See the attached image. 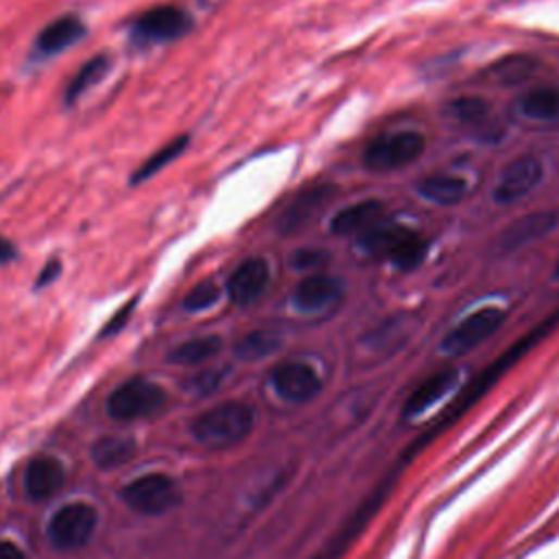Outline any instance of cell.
I'll use <instances>...</instances> for the list:
<instances>
[{
    "instance_id": "e575fe53",
    "label": "cell",
    "mask_w": 559,
    "mask_h": 559,
    "mask_svg": "<svg viewBox=\"0 0 559 559\" xmlns=\"http://www.w3.org/2000/svg\"><path fill=\"white\" fill-rule=\"evenodd\" d=\"M0 559H27V557L16 544L0 542Z\"/></svg>"
},
{
    "instance_id": "7a4b0ae2",
    "label": "cell",
    "mask_w": 559,
    "mask_h": 559,
    "mask_svg": "<svg viewBox=\"0 0 559 559\" xmlns=\"http://www.w3.org/2000/svg\"><path fill=\"white\" fill-rule=\"evenodd\" d=\"M192 29V18L186 10L175 5H160L140 14L132 25V40L136 47H156L184 38Z\"/></svg>"
},
{
    "instance_id": "3957f363",
    "label": "cell",
    "mask_w": 559,
    "mask_h": 559,
    "mask_svg": "<svg viewBox=\"0 0 559 559\" xmlns=\"http://www.w3.org/2000/svg\"><path fill=\"white\" fill-rule=\"evenodd\" d=\"M164 405L166 394L160 385L145 378H134L112 392V396L108 398V413L112 420L129 422L151 418L162 411Z\"/></svg>"
},
{
    "instance_id": "d6a6232c",
    "label": "cell",
    "mask_w": 559,
    "mask_h": 559,
    "mask_svg": "<svg viewBox=\"0 0 559 559\" xmlns=\"http://www.w3.org/2000/svg\"><path fill=\"white\" fill-rule=\"evenodd\" d=\"M60 273H62V262H60V258H51V260L42 266V271H40V275H38V280H36V289H42V287H49L51 283H55V280L60 277Z\"/></svg>"
},
{
    "instance_id": "9c48e42d",
    "label": "cell",
    "mask_w": 559,
    "mask_h": 559,
    "mask_svg": "<svg viewBox=\"0 0 559 559\" xmlns=\"http://www.w3.org/2000/svg\"><path fill=\"white\" fill-rule=\"evenodd\" d=\"M542 175H544V166L537 158L520 156L502 169L492 197L500 206L513 203L524 195H529L542 182Z\"/></svg>"
},
{
    "instance_id": "d6986e66",
    "label": "cell",
    "mask_w": 559,
    "mask_h": 559,
    "mask_svg": "<svg viewBox=\"0 0 559 559\" xmlns=\"http://www.w3.org/2000/svg\"><path fill=\"white\" fill-rule=\"evenodd\" d=\"M223 348V341L221 337L216 335H206V337H195V339H188L179 346H175L166 361L173 363V365H184V368H190V365H201L206 361H210L212 357H216Z\"/></svg>"
},
{
    "instance_id": "44dd1931",
    "label": "cell",
    "mask_w": 559,
    "mask_h": 559,
    "mask_svg": "<svg viewBox=\"0 0 559 559\" xmlns=\"http://www.w3.org/2000/svg\"><path fill=\"white\" fill-rule=\"evenodd\" d=\"M108 73H110V58L108 55H97V58L88 60L79 69V73L73 77V82L69 84V88L64 92L66 105H75L79 99H84V95L90 88H95L97 84H101Z\"/></svg>"
},
{
    "instance_id": "5bb4252c",
    "label": "cell",
    "mask_w": 559,
    "mask_h": 559,
    "mask_svg": "<svg viewBox=\"0 0 559 559\" xmlns=\"http://www.w3.org/2000/svg\"><path fill=\"white\" fill-rule=\"evenodd\" d=\"M459 372L457 370H442L431 374L426 381H422L415 392L409 396L405 409H402V418L405 420H413L420 418L422 413H426L431 407H435L444 396H448V392L457 385Z\"/></svg>"
},
{
    "instance_id": "9a60e30c",
    "label": "cell",
    "mask_w": 559,
    "mask_h": 559,
    "mask_svg": "<svg viewBox=\"0 0 559 559\" xmlns=\"http://www.w3.org/2000/svg\"><path fill=\"white\" fill-rule=\"evenodd\" d=\"M66 481V470L55 457H36L27 465L25 489L34 500H47L58 494Z\"/></svg>"
},
{
    "instance_id": "ba28073f",
    "label": "cell",
    "mask_w": 559,
    "mask_h": 559,
    "mask_svg": "<svg viewBox=\"0 0 559 559\" xmlns=\"http://www.w3.org/2000/svg\"><path fill=\"white\" fill-rule=\"evenodd\" d=\"M273 392L294 405L311 402L322 392V378L309 363L289 361L277 365L271 374Z\"/></svg>"
},
{
    "instance_id": "4fadbf2b",
    "label": "cell",
    "mask_w": 559,
    "mask_h": 559,
    "mask_svg": "<svg viewBox=\"0 0 559 559\" xmlns=\"http://www.w3.org/2000/svg\"><path fill=\"white\" fill-rule=\"evenodd\" d=\"M557 223H559V214L555 210L529 212L502 229L498 238V247L500 251H515L529 243H535L548 236L557 227Z\"/></svg>"
},
{
    "instance_id": "1f68e13d",
    "label": "cell",
    "mask_w": 559,
    "mask_h": 559,
    "mask_svg": "<svg viewBox=\"0 0 559 559\" xmlns=\"http://www.w3.org/2000/svg\"><path fill=\"white\" fill-rule=\"evenodd\" d=\"M134 309H136V300H132V302H127L110 322H108V326L103 328V333H101V337H110V335H116L119 331H123L125 328V324L129 322V318H132V313H134Z\"/></svg>"
},
{
    "instance_id": "52a82bcc",
    "label": "cell",
    "mask_w": 559,
    "mask_h": 559,
    "mask_svg": "<svg viewBox=\"0 0 559 559\" xmlns=\"http://www.w3.org/2000/svg\"><path fill=\"white\" fill-rule=\"evenodd\" d=\"M505 322V311L498 307H485L468 315L459 326H455L442 341V352L448 357H463L487 337H492Z\"/></svg>"
},
{
    "instance_id": "2e32d148",
    "label": "cell",
    "mask_w": 559,
    "mask_h": 559,
    "mask_svg": "<svg viewBox=\"0 0 559 559\" xmlns=\"http://www.w3.org/2000/svg\"><path fill=\"white\" fill-rule=\"evenodd\" d=\"M86 36V25L77 16H62L49 23L36 38V53L42 58L60 55Z\"/></svg>"
},
{
    "instance_id": "83f0119b",
    "label": "cell",
    "mask_w": 559,
    "mask_h": 559,
    "mask_svg": "<svg viewBox=\"0 0 559 559\" xmlns=\"http://www.w3.org/2000/svg\"><path fill=\"white\" fill-rule=\"evenodd\" d=\"M535 69V62L531 58H522V55H513L507 60H500L494 69V75L498 77V82L502 84H518L524 77H529Z\"/></svg>"
},
{
    "instance_id": "cb8c5ba5",
    "label": "cell",
    "mask_w": 559,
    "mask_h": 559,
    "mask_svg": "<svg viewBox=\"0 0 559 559\" xmlns=\"http://www.w3.org/2000/svg\"><path fill=\"white\" fill-rule=\"evenodd\" d=\"M411 229L400 227V225H374L368 232L361 234L359 238V247L365 253L372 256H387L402 243V238L409 234Z\"/></svg>"
},
{
    "instance_id": "d590c367",
    "label": "cell",
    "mask_w": 559,
    "mask_h": 559,
    "mask_svg": "<svg viewBox=\"0 0 559 559\" xmlns=\"http://www.w3.org/2000/svg\"><path fill=\"white\" fill-rule=\"evenodd\" d=\"M552 275H555V277H557V280H559V262H557V264H555V273H552Z\"/></svg>"
},
{
    "instance_id": "ffe728a7",
    "label": "cell",
    "mask_w": 559,
    "mask_h": 559,
    "mask_svg": "<svg viewBox=\"0 0 559 559\" xmlns=\"http://www.w3.org/2000/svg\"><path fill=\"white\" fill-rule=\"evenodd\" d=\"M136 457V444L129 437L121 435H105L92 446V461L101 470H112L125 465Z\"/></svg>"
},
{
    "instance_id": "e0dca14e",
    "label": "cell",
    "mask_w": 559,
    "mask_h": 559,
    "mask_svg": "<svg viewBox=\"0 0 559 559\" xmlns=\"http://www.w3.org/2000/svg\"><path fill=\"white\" fill-rule=\"evenodd\" d=\"M383 212H385V206L378 199H365V201L352 203L333 216L331 232L337 236L363 234L376 225Z\"/></svg>"
},
{
    "instance_id": "4316f807",
    "label": "cell",
    "mask_w": 559,
    "mask_h": 559,
    "mask_svg": "<svg viewBox=\"0 0 559 559\" xmlns=\"http://www.w3.org/2000/svg\"><path fill=\"white\" fill-rule=\"evenodd\" d=\"M219 298H221L219 285H214L212 280H206V283L195 285V287L186 294L182 307H184V311H188V313H201V311L212 309V307L219 302Z\"/></svg>"
},
{
    "instance_id": "836d02e7",
    "label": "cell",
    "mask_w": 559,
    "mask_h": 559,
    "mask_svg": "<svg viewBox=\"0 0 559 559\" xmlns=\"http://www.w3.org/2000/svg\"><path fill=\"white\" fill-rule=\"evenodd\" d=\"M16 253H18V251H16V245H14L12 240L0 236V264L12 262V260L16 258Z\"/></svg>"
},
{
    "instance_id": "30bf717a",
    "label": "cell",
    "mask_w": 559,
    "mask_h": 559,
    "mask_svg": "<svg viewBox=\"0 0 559 559\" xmlns=\"http://www.w3.org/2000/svg\"><path fill=\"white\" fill-rule=\"evenodd\" d=\"M269 285V264L264 258H247L243 260L225 283V294L232 305L247 307L256 302Z\"/></svg>"
},
{
    "instance_id": "4dcf8cb0",
    "label": "cell",
    "mask_w": 559,
    "mask_h": 559,
    "mask_svg": "<svg viewBox=\"0 0 559 559\" xmlns=\"http://www.w3.org/2000/svg\"><path fill=\"white\" fill-rule=\"evenodd\" d=\"M221 378H223V372H216V370H208V372H201V374H197V376H192L190 381H188V389H192L195 394H208V392H212V389H216V385L221 383Z\"/></svg>"
},
{
    "instance_id": "f1b7e54d",
    "label": "cell",
    "mask_w": 559,
    "mask_h": 559,
    "mask_svg": "<svg viewBox=\"0 0 559 559\" xmlns=\"http://www.w3.org/2000/svg\"><path fill=\"white\" fill-rule=\"evenodd\" d=\"M448 112L461 123H479L487 116V103L481 97H461L448 105Z\"/></svg>"
},
{
    "instance_id": "f546056e",
    "label": "cell",
    "mask_w": 559,
    "mask_h": 559,
    "mask_svg": "<svg viewBox=\"0 0 559 559\" xmlns=\"http://www.w3.org/2000/svg\"><path fill=\"white\" fill-rule=\"evenodd\" d=\"M331 253L326 249H318V247H305V249H296L289 258V264L296 271H320L328 264Z\"/></svg>"
},
{
    "instance_id": "7402d4cb",
    "label": "cell",
    "mask_w": 559,
    "mask_h": 559,
    "mask_svg": "<svg viewBox=\"0 0 559 559\" xmlns=\"http://www.w3.org/2000/svg\"><path fill=\"white\" fill-rule=\"evenodd\" d=\"M518 108L531 121H559V88L531 90L520 99Z\"/></svg>"
},
{
    "instance_id": "7c38bea8",
    "label": "cell",
    "mask_w": 559,
    "mask_h": 559,
    "mask_svg": "<svg viewBox=\"0 0 559 559\" xmlns=\"http://www.w3.org/2000/svg\"><path fill=\"white\" fill-rule=\"evenodd\" d=\"M344 294V285L328 273H311L296 287L291 296L294 309L300 313H320L333 307Z\"/></svg>"
},
{
    "instance_id": "277c9868",
    "label": "cell",
    "mask_w": 559,
    "mask_h": 559,
    "mask_svg": "<svg viewBox=\"0 0 559 559\" xmlns=\"http://www.w3.org/2000/svg\"><path fill=\"white\" fill-rule=\"evenodd\" d=\"M426 140L420 132H398L381 136L368 145L363 164L370 171H396L415 162L424 153Z\"/></svg>"
},
{
    "instance_id": "ac0fdd59",
    "label": "cell",
    "mask_w": 559,
    "mask_h": 559,
    "mask_svg": "<svg viewBox=\"0 0 559 559\" xmlns=\"http://www.w3.org/2000/svg\"><path fill=\"white\" fill-rule=\"evenodd\" d=\"M418 192L437 206H455L468 195V184L455 175H428L418 184Z\"/></svg>"
},
{
    "instance_id": "8fae6325",
    "label": "cell",
    "mask_w": 559,
    "mask_h": 559,
    "mask_svg": "<svg viewBox=\"0 0 559 559\" xmlns=\"http://www.w3.org/2000/svg\"><path fill=\"white\" fill-rule=\"evenodd\" d=\"M337 188L333 184H315L305 188L298 197H294V201L285 208V212L280 214V221H277L280 234H294L307 227L313 221V216L328 206Z\"/></svg>"
},
{
    "instance_id": "8992f818",
    "label": "cell",
    "mask_w": 559,
    "mask_h": 559,
    "mask_svg": "<svg viewBox=\"0 0 559 559\" xmlns=\"http://www.w3.org/2000/svg\"><path fill=\"white\" fill-rule=\"evenodd\" d=\"M99 513L88 502H69L64 505L49 522V537L58 548L73 550L95 535Z\"/></svg>"
},
{
    "instance_id": "6da1fadb",
    "label": "cell",
    "mask_w": 559,
    "mask_h": 559,
    "mask_svg": "<svg viewBox=\"0 0 559 559\" xmlns=\"http://www.w3.org/2000/svg\"><path fill=\"white\" fill-rule=\"evenodd\" d=\"M256 424V413L249 405L227 400L195 418L192 437L208 448H227L243 442Z\"/></svg>"
},
{
    "instance_id": "603a6c76",
    "label": "cell",
    "mask_w": 559,
    "mask_h": 559,
    "mask_svg": "<svg viewBox=\"0 0 559 559\" xmlns=\"http://www.w3.org/2000/svg\"><path fill=\"white\" fill-rule=\"evenodd\" d=\"M188 142H190V136H177V138H173V140L166 142L162 149H158L149 160H145V162L138 166V171L129 177V182H132L134 186H138V184H142V182L151 179L153 175H158L160 171H164L171 162H175V160L186 151Z\"/></svg>"
},
{
    "instance_id": "484cf974",
    "label": "cell",
    "mask_w": 559,
    "mask_h": 559,
    "mask_svg": "<svg viewBox=\"0 0 559 559\" xmlns=\"http://www.w3.org/2000/svg\"><path fill=\"white\" fill-rule=\"evenodd\" d=\"M426 253H428V243L422 236H418L415 232H409L402 238V243L389 253V260L400 271H413L415 266H420L424 262Z\"/></svg>"
},
{
    "instance_id": "5b68a950",
    "label": "cell",
    "mask_w": 559,
    "mask_h": 559,
    "mask_svg": "<svg viewBox=\"0 0 559 559\" xmlns=\"http://www.w3.org/2000/svg\"><path fill=\"white\" fill-rule=\"evenodd\" d=\"M121 498L138 513L160 515L179 502V489L166 474H147L125 485Z\"/></svg>"
},
{
    "instance_id": "d4e9b609",
    "label": "cell",
    "mask_w": 559,
    "mask_h": 559,
    "mask_svg": "<svg viewBox=\"0 0 559 559\" xmlns=\"http://www.w3.org/2000/svg\"><path fill=\"white\" fill-rule=\"evenodd\" d=\"M277 350H280V337L269 331L249 333L234 348V352L240 361H262Z\"/></svg>"
}]
</instances>
